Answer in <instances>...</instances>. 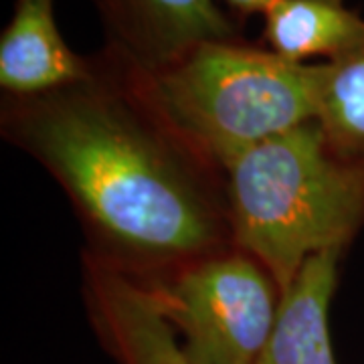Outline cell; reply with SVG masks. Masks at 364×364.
<instances>
[{"label": "cell", "mask_w": 364, "mask_h": 364, "mask_svg": "<svg viewBox=\"0 0 364 364\" xmlns=\"http://www.w3.org/2000/svg\"><path fill=\"white\" fill-rule=\"evenodd\" d=\"M0 134L63 188L83 257L138 286L235 247L225 170L162 116L142 71L107 47L77 83L2 95Z\"/></svg>", "instance_id": "6da1fadb"}, {"label": "cell", "mask_w": 364, "mask_h": 364, "mask_svg": "<svg viewBox=\"0 0 364 364\" xmlns=\"http://www.w3.org/2000/svg\"><path fill=\"white\" fill-rule=\"evenodd\" d=\"M233 241L284 294L310 257L346 251L364 227V166L318 119L257 144L225 168Z\"/></svg>", "instance_id": "7a4b0ae2"}, {"label": "cell", "mask_w": 364, "mask_h": 364, "mask_svg": "<svg viewBox=\"0 0 364 364\" xmlns=\"http://www.w3.org/2000/svg\"><path fill=\"white\" fill-rule=\"evenodd\" d=\"M142 75L162 116L223 170L249 148L318 119L322 61L294 63L245 39L205 41Z\"/></svg>", "instance_id": "3957f363"}, {"label": "cell", "mask_w": 364, "mask_h": 364, "mask_svg": "<svg viewBox=\"0 0 364 364\" xmlns=\"http://www.w3.org/2000/svg\"><path fill=\"white\" fill-rule=\"evenodd\" d=\"M144 289L196 364H257L282 301L272 275L237 245Z\"/></svg>", "instance_id": "277c9868"}, {"label": "cell", "mask_w": 364, "mask_h": 364, "mask_svg": "<svg viewBox=\"0 0 364 364\" xmlns=\"http://www.w3.org/2000/svg\"><path fill=\"white\" fill-rule=\"evenodd\" d=\"M107 49L156 73L205 41L243 39L217 0H93Z\"/></svg>", "instance_id": "5b68a950"}, {"label": "cell", "mask_w": 364, "mask_h": 364, "mask_svg": "<svg viewBox=\"0 0 364 364\" xmlns=\"http://www.w3.org/2000/svg\"><path fill=\"white\" fill-rule=\"evenodd\" d=\"M83 301L102 348L116 364H196L148 291L83 257Z\"/></svg>", "instance_id": "8992f818"}, {"label": "cell", "mask_w": 364, "mask_h": 364, "mask_svg": "<svg viewBox=\"0 0 364 364\" xmlns=\"http://www.w3.org/2000/svg\"><path fill=\"white\" fill-rule=\"evenodd\" d=\"M93 55H79L63 39L55 0H14L13 16L0 37L2 95H37L85 79Z\"/></svg>", "instance_id": "52a82bcc"}, {"label": "cell", "mask_w": 364, "mask_h": 364, "mask_svg": "<svg viewBox=\"0 0 364 364\" xmlns=\"http://www.w3.org/2000/svg\"><path fill=\"white\" fill-rule=\"evenodd\" d=\"M344 251H324L308 259L282 294L272 336L257 364H336L328 312L338 284Z\"/></svg>", "instance_id": "ba28073f"}, {"label": "cell", "mask_w": 364, "mask_h": 364, "mask_svg": "<svg viewBox=\"0 0 364 364\" xmlns=\"http://www.w3.org/2000/svg\"><path fill=\"white\" fill-rule=\"evenodd\" d=\"M263 21V47L294 63L332 61L364 39V18L346 0H275Z\"/></svg>", "instance_id": "9c48e42d"}, {"label": "cell", "mask_w": 364, "mask_h": 364, "mask_svg": "<svg viewBox=\"0 0 364 364\" xmlns=\"http://www.w3.org/2000/svg\"><path fill=\"white\" fill-rule=\"evenodd\" d=\"M318 124L338 154L364 166V39L322 61Z\"/></svg>", "instance_id": "30bf717a"}, {"label": "cell", "mask_w": 364, "mask_h": 364, "mask_svg": "<svg viewBox=\"0 0 364 364\" xmlns=\"http://www.w3.org/2000/svg\"><path fill=\"white\" fill-rule=\"evenodd\" d=\"M223 2L231 6V11L239 16H247V14H265L275 0H223Z\"/></svg>", "instance_id": "8fae6325"}]
</instances>
